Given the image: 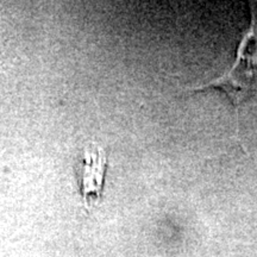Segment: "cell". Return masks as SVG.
<instances>
[{
	"instance_id": "cell-1",
	"label": "cell",
	"mask_w": 257,
	"mask_h": 257,
	"mask_svg": "<svg viewBox=\"0 0 257 257\" xmlns=\"http://www.w3.org/2000/svg\"><path fill=\"white\" fill-rule=\"evenodd\" d=\"M106 154L98 146H88L83 150L79 165L80 185L85 206L100 198L106 170Z\"/></svg>"
}]
</instances>
